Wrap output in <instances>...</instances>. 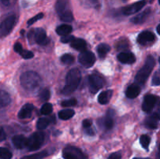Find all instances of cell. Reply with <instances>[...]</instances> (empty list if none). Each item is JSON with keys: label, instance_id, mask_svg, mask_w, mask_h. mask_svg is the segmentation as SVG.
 <instances>
[{"label": "cell", "instance_id": "cell-24", "mask_svg": "<svg viewBox=\"0 0 160 159\" xmlns=\"http://www.w3.org/2000/svg\"><path fill=\"white\" fill-rule=\"evenodd\" d=\"M11 102V98L9 94L6 91L2 90L0 93V104L2 107L7 106Z\"/></svg>", "mask_w": 160, "mask_h": 159}, {"label": "cell", "instance_id": "cell-3", "mask_svg": "<svg viewBox=\"0 0 160 159\" xmlns=\"http://www.w3.org/2000/svg\"><path fill=\"white\" fill-rule=\"evenodd\" d=\"M155 59L152 55L147 57L145 65L137 73L135 76V81L138 84H144L148 80L150 73L155 66Z\"/></svg>", "mask_w": 160, "mask_h": 159}, {"label": "cell", "instance_id": "cell-5", "mask_svg": "<svg viewBox=\"0 0 160 159\" xmlns=\"http://www.w3.org/2000/svg\"><path fill=\"white\" fill-rule=\"evenodd\" d=\"M45 140V134L42 132H35L28 138V146L29 151H37L38 149L42 146Z\"/></svg>", "mask_w": 160, "mask_h": 159}, {"label": "cell", "instance_id": "cell-36", "mask_svg": "<svg viewBox=\"0 0 160 159\" xmlns=\"http://www.w3.org/2000/svg\"><path fill=\"white\" fill-rule=\"evenodd\" d=\"M39 97H40L42 101H47V100H48L50 98L49 90H48V89H45V90H43L42 92H41Z\"/></svg>", "mask_w": 160, "mask_h": 159}, {"label": "cell", "instance_id": "cell-26", "mask_svg": "<svg viewBox=\"0 0 160 159\" xmlns=\"http://www.w3.org/2000/svg\"><path fill=\"white\" fill-rule=\"evenodd\" d=\"M48 156V152L47 151H41V152L36 153V154H31V155L25 156L22 157L21 159H42Z\"/></svg>", "mask_w": 160, "mask_h": 159}, {"label": "cell", "instance_id": "cell-12", "mask_svg": "<svg viewBox=\"0 0 160 159\" xmlns=\"http://www.w3.org/2000/svg\"><path fill=\"white\" fill-rule=\"evenodd\" d=\"M155 38H156V36L151 31H143V32L141 33L140 34L138 37V42L140 45H147L148 43H150V42H152L155 41Z\"/></svg>", "mask_w": 160, "mask_h": 159}, {"label": "cell", "instance_id": "cell-28", "mask_svg": "<svg viewBox=\"0 0 160 159\" xmlns=\"http://www.w3.org/2000/svg\"><path fill=\"white\" fill-rule=\"evenodd\" d=\"M59 17H60V20L63 22H71L73 20V13L70 10H67V12L61 14Z\"/></svg>", "mask_w": 160, "mask_h": 159}, {"label": "cell", "instance_id": "cell-10", "mask_svg": "<svg viewBox=\"0 0 160 159\" xmlns=\"http://www.w3.org/2000/svg\"><path fill=\"white\" fill-rule=\"evenodd\" d=\"M145 4H146L145 0H141V1L133 3L130 6L123 7L122 9V12L124 15H132V14H134L138 12V11H140L145 6Z\"/></svg>", "mask_w": 160, "mask_h": 159}, {"label": "cell", "instance_id": "cell-15", "mask_svg": "<svg viewBox=\"0 0 160 159\" xmlns=\"http://www.w3.org/2000/svg\"><path fill=\"white\" fill-rule=\"evenodd\" d=\"M33 110H34V105L31 104H26L21 108L20 111L18 113V117L21 119L23 118H28L32 115Z\"/></svg>", "mask_w": 160, "mask_h": 159}, {"label": "cell", "instance_id": "cell-31", "mask_svg": "<svg viewBox=\"0 0 160 159\" xmlns=\"http://www.w3.org/2000/svg\"><path fill=\"white\" fill-rule=\"evenodd\" d=\"M61 61L66 65H70L74 62V57L71 54H65L61 57Z\"/></svg>", "mask_w": 160, "mask_h": 159}, {"label": "cell", "instance_id": "cell-11", "mask_svg": "<svg viewBox=\"0 0 160 159\" xmlns=\"http://www.w3.org/2000/svg\"><path fill=\"white\" fill-rule=\"evenodd\" d=\"M158 98L155 95L148 94L145 97L143 104H142V110L146 113H149L154 108L155 105L157 103Z\"/></svg>", "mask_w": 160, "mask_h": 159}, {"label": "cell", "instance_id": "cell-40", "mask_svg": "<svg viewBox=\"0 0 160 159\" xmlns=\"http://www.w3.org/2000/svg\"><path fill=\"white\" fill-rule=\"evenodd\" d=\"M128 48V41L124 40L122 41L121 40L119 41L117 43V49H123V48Z\"/></svg>", "mask_w": 160, "mask_h": 159}, {"label": "cell", "instance_id": "cell-41", "mask_svg": "<svg viewBox=\"0 0 160 159\" xmlns=\"http://www.w3.org/2000/svg\"><path fill=\"white\" fill-rule=\"evenodd\" d=\"M14 51H15L16 52L19 53V54H21L22 51H23L21 44L19 43V42H17V43L14 45Z\"/></svg>", "mask_w": 160, "mask_h": 159}, {"label": "cell", "instance_id": "cell-16", "mask_svg": "<svg viewBox=\"0 0 160 159\" xmlns=\"http://www.w3.org/2000/svg\"><path fill=\"white\" fill-rule=\"evenodd\" d=\"M141 92V87L138 84H131V86L128 87L126 90V96L128 97V98H135L140 94Z\"/></svg>", "mask_w": 160, "mask_h": 159}, {"label": "cell", "instance_id": "cell-34", "mask_svg": "<svg viewBox=\"0 0 160 159\" xmlns=\"http://www.w3.org/2000/svg\"><path fill=\"white\" fill-rule=\"evenodd\" d=\"M152 84L154 86L160 85V70H157V71L155 73V74L153 75Z\"/></svg>", "mask_w": 160, "mask_h": 159}, {"label": "cell", "instance_id": "cell-17", "mask_svg": "<svg viewBox=\"0 0 160 159\" xmlns=\"http://www.w3.org/2000/svg\"><path fill=\"white\" fill-rule=\"evenodd\" d=\"M150 12H151V9H145V11H143L142 12H141V13L138 14L137 16L133 17V18L131 19V21L132 22V23H136V24H141V23H144V22L147 20L148 16L150 15Z\"/></svg>", "mask_w": 160, "mask_h": 159}, {"label": "cell", "instance_id": "cell-46", "mask_svg": "<svg viewBox=\"0 0 160 159\" xmlns=\"http://www.w3.org/2000/svg\"><path fill=\"white\" fill-rule=\"evenodd\" d=\"M1 1H2V2L4 5H8V4H9V1H10V0H1Z\"/></svg>", "mask_w": 160, "mask_h": 159}, {"label": "cell", "instance_id": "cell-47", "mask_svg": "<svg viewBox=\"0 0 160 159\" xmlns=\"http://www.w3.org/2000/svg\"><path fill=\"white\" fill-rule=\"evenodd\" d=\"M157 159H160V145L159 147V151H158L157 154Z\"/></svg>", "mask_w": 160, "mask_h": 159}, {"label": "cell", "instance_id": "cell-48", "mask_svg": "<svg viewBox=\"0 0 160 159\" xmlns=\"http://www.w3.org/2000/svg\"><path fill=\"white\" fill-rule=\"evenodd\" d=\"M156 30H157V32H158V34H159V35H160V24L158 25V26H157V29H156Z\"/></svg>", "mask_w": 160, "mask_h": 159}, {"label": "cell", "instance_id": "cell-19", "mask_svg": "<svg viewBox=\"0 0 160 159\" xmlns=\"http://www.w3.org/2000/svg\"><path fill=\"white\" fill-rule=\"evenodd\" d=\"M112 95V90H106V91H103L98 95V101L100 104H106L109 103V100H110L111 97Z\"/></svg>", "mask_w": 160, "mask_h": 159}, {"label": "cell", "instance_id": "cell-13", "mask_svg": "<svg viewBox=\"0 0 160 159\" xmlns=\"http://www.w3.org/2000/svg\"><path fill=\"white\" fill-rule=\"evenodd\" d=\"M117 58L118 60L123 64H133L136 61L135 55L133 53L127 52V51L120 53Z\"/></svg>", "mask_w": 160, "mask_h": 159}, {"label": "cell", "instance_id": "cell-43", "mask_svg": "<svg viewBox=\"0 0 160 159\" xmlns=\"http://www.w3.org/2000/svg\"><path fill=\"white\" fill-rule=\"evenodd\" d=\"M92 120L90 119H84L82 123L83 126H84V128H86V129L90 127V126H92Z\"/></svg>", "mask_w": 160, "mask_h": 159}, {"label": "cell", "instance_id": "cell-7", "mask_svg": "<svg viewBox=\"0 0 160 159\" xmlns=\"http://www.w3.org/2000/svg\"><path fill=\"white\" fill-rule=\"evenodd\" d=\"M62 156L65 159H85L82 151L73 146H68L64 148Z\"/></svg>", "mask_w": 160, "mask_h": 159}, {"label": "cell", "instance_id": "cell-27", "mask_svg": "<svg viewBox=\"0 0 160 159\" xmlns=\"http://www.w3.org/2000/svg\"><path fill=\"white\" fill-rule=\"evenodd\" d=\"M158 120H156V118H153L152 116L148 117V118L145 119V124L147 127L151 128V129H156L158 126Z\"/></svg>", "mask_w": 160, "mask_h": 159}, {"label": "cell", "instance_id": "cell-8", "mask_svg": "<svg viewBox=\"0 0 160 159\" xmlns=\"http://www.w3.org/2000/svg\"><path fill=\"white\" fill-rule=\"evenodd\" d=\"M89 89L92 94H95L103 87V80L97 74H92L88 77Z\"/></svg>", "mask_w": 160, "mask_h": 159}, {"label": "cell", "instance_id": "cell-23", "mask_svg": "<svg viewBox=\"0 0 160 159\" xmlns=\"http://www.w3.org/2000/svg\"><path fill=\"white\" fill-rule=\"evenodd\" d=\"M58 115L60 119L68 120L74 115V111L72 109H64V110H61Z\"/></svg>", "mask_w": 160, "mask_h": 159}, {"label": "cell", "instance_id": "cell-9", "mask_svg": "<svg viewBox=\"0 0 160 159\" xmlns=\"http://www.w3.org/2000/svg\"><path fill=\"white\" fill-rule=\"evenodd\" d=\"M16 22V17L14 15H11L8 17L7 18L5 19L1 23L0 30H1V36L5 37L7 36L11 31L12 30V27L14 26Z\"/></svg>", "mask_w": 160, "mask_h": 159}, {"label": "cell", "instance_id": "cell-44", "mask_svg": "<svg viewBox=\"0 0 160 159\" xmlns=\"http://www.w3.org/2000/svg\"><path fill=\"white\" fill-rule=\"evenodd\" d=\"M152 116L153 118H156V120H158V121L160 120V108L158 109L156 112H155L154 113L152 114Z\"/></svg>", "mask_w": 160, "mask_h": 159}, {"label": "cell", "instance_id": "cell-14", "mask_svg": "<svg viewBox=\"0 0 160 159\" xmlns=\"http://www.w3.org/2000/svg\"><path fill=\"white\" fill-rule=\"evenodd\" d=\"M12 142L16 148H17V149H23L25 147H27V146H28V139L26 138L23 135H17L12 137Z\"/></svg>", "mask_w": 160, "mask_h": 159}, {"label": "cell", "instance_id": "cell-37", "mask_svg": "<svg viewBox=\"0 0 160 159\" xmlns=\"http://www.w3.org/2000/svg\"><path fill=\"white\" fill-rule=\"evenodd\" d=\"M43 17H44V14L42 13V12H41V13H38V15L34 16V17H32V18L30 19V20H28V26H31V24H33V23H35L36 21H38V20H41V19H42Z\"/></svg>", "mask_w": 160, "mask_h": 159}, {"label": "cell", "instance_id": "cell-50", "mask_svg": "<svg viewBox=\"0 0 160 159\" xmlns=\"http://www.w3.org/2000/svg\"><path fill=\"white\" fill-rule=\"evenodd\" d=\"M159 62H160V57H159Z\"/></svg>", "mask_w": 160, "mask_h": 159}, {"label": "cell", "instance_id": "cell-49", "mask_svg": "<svg viewBox=\"0 0 160 159\" xmlns=\"http://www.w3.org/2000/svg\"><path fill=\"white\" fill-rule=\"evenodd\" d=\"M134 159H150V158H142V157H134Z\"/></svg>", "mask_w": 160, "mask_h": 159}, {"label": "cell", "instance_id": "cell-33", "mask_svg": "<svg viewBox=\"0 0 160 159\" xmlns=\"http://www.w3.org/2000/svg\"><path fill=\"white\" fill-rule=\"evenodd\" d=\"M150 137L148 135H142L140 138V143L145 149L148 150L150 143Z\"/></svg>", "mask_w": 160, "mask_h": 159}, {"label": "cell", "instance_id": "cell-25", "mask_svg": "<svg viewBox=\"0 0 160 159\" xmlns=\"http://www.w3.org/2000/svg\"><path fill=\"white\" fill-rule=\"evenodd\" d=\"M51 123V119L48 118H40L37 123V128L40 130L45 129Z\"/></svg>", "mask_w": 160, "mask_h": 159}, {"label": "cell", "instance_id": "cell-21", "mask_svg": "<svg viewBox=\"0 0 160 159\" xmlns=\"http://www.w3.org/2000/svg\"><path fill=\"white\" fill-rule=\"evenodd\" d=\"M109 51H110V46L107 44H100L97 47V52H98L99 58H101V59H104Z\"/></svg>", "mask_w": 160, "mask_h": 159}, {"label": "cell", "instance_id": "cell-39", "mask_svg": "<svg viewBox=\"0 0 160 159\" xmlns=\"http://www.w3.org/2000/svg\"><path fill=\"white\" fill-rule=\"evenodd\" d=\"M75 37H73V36H70V35H66V36H62V37H61L60 41L61 42H62V43H69V42H70L71 43L72 41L74 39Z\"/></svg>", "mask_w": 160, "mask_h": 159}, {"label": "cell", "instance_id": "cell-32", "mask_svg": "<svg viewBox=\"0 0 160 159\" xmlns=\"http://www.w3.org/2000/svg\"><path fill=\"white\" fill-rule=\"evenodd\" d=\"M0 157H1V159H11L12 154L7 148L1 147L0 148Z\"/></svg>", "mask_w": 160, "mask_h": 159}, {"label": "cell", "instance_id": "cell-29", "mask_svg": "<svg viewBox=\"0 0 160 159\" xmlns=\"http://www.w3.org/2000/svg\"><path fill=\"white\" fill-rule=\"evenodd\" d=\"M102 124L106 129H111L114 126L113 118L111 116H109V115H108V116H106V118H104Z\"/></svg>", "mask_w": 160, "mask_h": 159}, {"label": "cell", "instance_id": "cell-6", "mask_svg": "<svg viewBox=\"0 0 160 159\" xmlns=\"http://www.w3.org/2000/svg\"><path fill=\"white\" fill-rule=\"evenodd\" d=\"M78 62L85 68H90L95 64V56L93 52L90 51H81L78 56Z\"/></svg>", "mask_w": 160, "mask_h": 159}, {"label": "cell", "instance_id": "cell-18", "mask_svg": "<svg viewBox=\"0 0 160 159\" xmlns=\"http://www.w3.org/2000/svg\"><path fill=\"white\" fill-rule=\"evenodd\" d=\"M70 46L74 49L78 50V51H85V48L87 47V44L84 39L81 38H74L72 42L70 43Z\"/></svg>", "mask_w": 160, "mask_h": 159}, {"label": "cell", "instance_id": "cell-51", "mask_svg": "<svg viewBox=\"0 0 160 159\" xmlns=\"http://www.w3.org/2000/svg\"><path fill=\"white\" fill-rule=\"evenodd\" d=\"M159 3L160 4V0H159Z\"/></svg>", "mask_w": 160, "mask_h": 159}, {"label": "cell", "instance_id": "cell-38", "mask_svg": "<svg viewBox=\"0 0 160 159\" xmlns=\"http://www.w3.org/2000/svg\"><path fill=\"white\" fill-rule=\"evenodd\" d=\"M21 56L25 59H31V58L34 56V54H33L32 51H28V50H23V51L21 52Z\"/></svg>", "mask_w": 160, "mask_h": 159}, {"label": "cell", "instance_id": "cell-22", "mask_svg": "<svg viewBox=\"0 0 160 159\" xmlns=\"http://www.w3.org/2000/svg\"><path fill=\"white\" fill-rule=\"evenodd\" d=\"M72 31V26L69 24H62L56 28V33L60 36L69 35Z\"/></svg>", "mask_w": 160, "mask_h": 159}, {"label": "cell", "instance_id": "cell-1", "mask_svg": "<svg viewBox=\"0 0 160 159\" xmlns=\"http://www.w3.org/2000/svg\"><path fill=\"white\" fill-rule=\"evenodd\" d=\"M81 80V73L78 69H72L69 71L66 79V85L62 92L64 95H69L73 93L79 86Z\"/></svg>", "mask_w": 160, "mask_h": 159}, {"label": "cell", "instance_id": "cell-30", "mask_svg": "<svg viewBox=\"0 0 160 159\" xmlns=\"http://www.w3.org/2000/svg\"><path fill=\"white\" fill-rule=\"evenodd\" d=\"M52 104H50V103H46V104H44L43 105H42V108H41V113H42V115H48L52 113Z\"/></svg>", "mask_w": 160, "mask_h": 159}, {"label": "cell", "instance_id": "cell-20", "mask_svg": "<svg viewBox=\"0 0 160 159\" xmlns=\"http://www.w3.org/2000/svg\"><path fill=\"white\" fill-rule=\"evenodd\" d=\"M67 6H68V1L67 0H58L56 2V9L59 16L69 10V9H67Z\"/></svg>", "mask_w": 160, "mask_h": 159}, {"label": "cell", "instance_id": "cell-35", "mask_svg": "<svg viewBox=\"0 0 160 159\" xmlns=\"http://www.w3.org/2000/svg\"><path fill=\"white\" fill-rule=\"evenodd\" d=\"M77 103H78V101H77L75 98H73V99L66 100V101H62L61 105H62V107H70V106L76 105Z\"/></svg>", "mask_w": 160, "mask_h": 159}, {"label": "cell", "instance_id": "cell-42", "mask_svg": "<svg viewBox=\"0 0 160 159\" xmlns=\"http://www.w3.org/2000/svg\"><path fill=\"white\" fill-rule=\"evenodd\" d=\"M109 159H121V154L120 152H115L110 154Z\"/></svg>", "mask_w": 160, "mask_h": 159}, {"label": "cell", "instance_id": "cell-45", "mask_svg": "<svg viewBox=\"0 0 160 159\" xmlns=\"http://www.w3.org/2000/svg\"><path fill=\"white\" fill-rule=\"evenodd\" d=\"M6 138V133H5L4 129H3V128H1V137H0V140H1V141H3Z\"/></svg>", "mask_w": 160, "mask_h": 159}, {"label": "cell", "instance_id": "cell-2", "mask_svg": "<svg viewBox=\"0 0 160 159\" xmlns=\"http://www.w3.org/2000/svg\"><path fill=\"white\" fill-rule=\"evenodd\" d=\"M41 83L42 79L35 72H26L20 76V84L23 88L28 90H34L38 88Z\"/></svg>", "mask_w": 160, "mask_h": 159}, {"label": "cell", "instance_id": "cell-4", "mask_svg": "<svg viewBox=\"0 0 160 159\" xmlns=\"http://www.w3.org/2000/svg\"><path fill=\"white\" fill-rule=\"evenodd\" d=\"M28 39L31 41H35L40 45H45L49 42V39L47 37L46 32L43 28H37L32 30L28 33Z\"/></svg>", "mask_w": 160, "mask_h": 159}]
</instances>
